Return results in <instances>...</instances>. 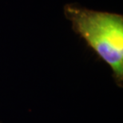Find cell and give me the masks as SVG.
Returning <instances> with one entry per match:
<instances>
[{
  "label": "cell",
  "instance_id": "obj_1",
  "mask_svg": "<svg viewBox=\"0 0 123 123\" xmlns=\"http://www.w3.org/2000/svg\"><path fill=\"white\" fill-rule=\"evenodd\" d=\"M72 29L105 63L119 82L123 77V15L87 9L76 3L63 8Z\"/></svg>",
  "mask_w": 123,
  "mask_h": 123
}]
</instances>
